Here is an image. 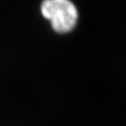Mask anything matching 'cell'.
<instances>
[{
  "mask_svg": "<svg viewBox=\"0 0 126 126\" xmlns=\"http://www.w3.org/2000/svg\"><path fill=\"white\" fill-rule=\"evenodd\" d=\"M42 15L51 22L57 32H67L75 27L77 10L67 0H47L41 4Z\"/></svg>",
  "mask_w": 126,
  "mask_h": 126,
  "instance_id": "1",
  "label": "cell"
}]
</instances>
